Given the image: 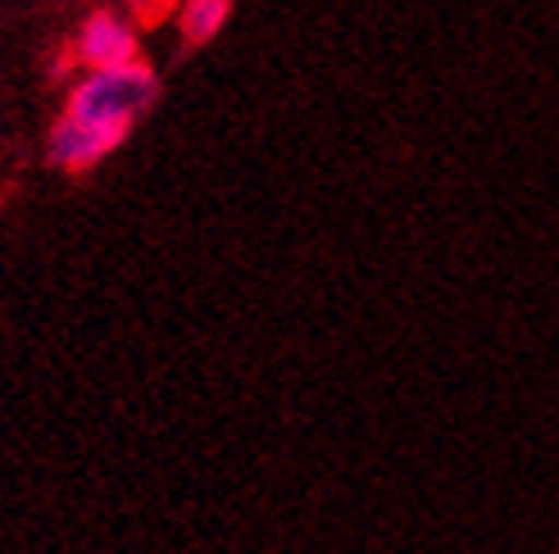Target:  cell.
I'll return each mask as SVG.
<instances>
[{"label":"cell","instance_id":"obj_1","mask_svg":"<svg viewBox=\"0 0 559 554\" xmlns=\"http://www.w3.org/2000/svg\"><path fill=\"white\" fill-rule=\"evenodd\" d=\"M159 96V77L155 69L136 55L132 64H119V69H92L87 77L78 82L69 92V119H82V123H123V128H136V119L146 115Z\"/></svg>","mask_w":559,"mask_h":554},{"label":"cell","instance_id":"obj_2","mask_svg":"<svg viewBox=\"0 0 559 554\" xmlns=\"http://www.w3.org/2000/svg\"><path fill=\"white\" fill-rule=\"evenodd\" d=\"M128 132L132 128H123V123H82V119H69L64 115L60 123L50 128L46 150H50L55 169H64V173H92L105 155H115L128 142Z\"/></svg>","mask_w":559,"mask_h":554},{"label":"cell","instance_id":"obj_3","mask_svg":"<svg viewBox=\"0 0 559 554\" xmlns=\"http://www.w3.org/2000/svg\"><path fill=\"white\" fill-rule=\"evenodd\" d=\"M78 60L87 69H119L136 60V33L115 10H96L78 27Z\"/></svg>","mask_w":559,"mask_h":554},{"label":"cell","instance_id":"obj_4","mask_svg":"<svg viewBox=\"0 0 559 554\" xmlns=\"http://www.w3.org/2000/svg\"><path fill=\"white\" fill-rule=\"evenodd\" d=\"M228 14H233V0H182V46L195 50L214 41Z\"/></svg>","mask_w":559,"mask_h":554},{"label":"cell","instance_id":"obj_5","mask_svg":"<svg viewBox=\"0 0 559 554\" xmlns=\"http://www.w3.org/2000/svg\"><path fill=\"white\" fill-rule=\"evenodd\" d=\"M123 10L142 23V27H155V23H164L174 10H178V0H123Z\"/></svg>","mask_w":559,"mask_h":554}]
</instances>
